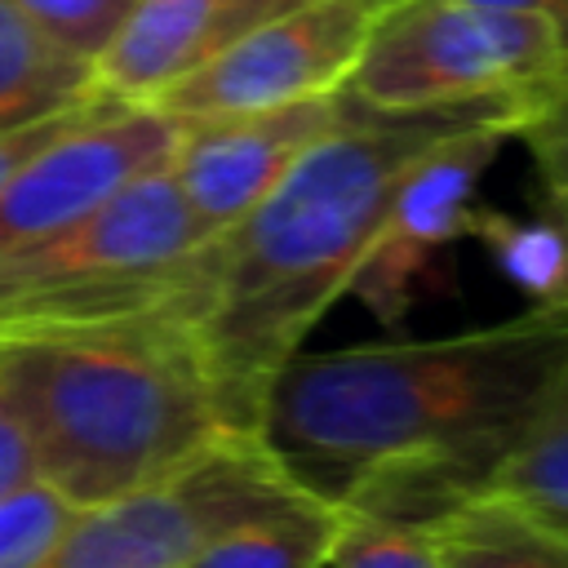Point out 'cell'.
I'll return each mask as SVG.
<instances>
[{"label": "cell", "mask_w": 568, "mask_h": 568, "mask_svg": "<svg viewBox=\"0 0 568 568\" xmlns=\"http://www.w3.org/2000/svg\"><path fill=\"white\" fill-rule=\"evenodd\" d=\"M564 359L568 311L537 306L448 337L297 351L257 439L333 510L439 524L484 493Z\"/></svg>", "instance_id": "1"}, {"label": "cell", "mask_w": 568, "mask_h": 568, "mask_svg": "<svg viewBox=\"0 0 568 568\" xmlns=\"http://www.w3.org/2000/svg\"><path fill=\"white\" fill-rule=\"evenodd\" d=\"M528 111H377L351 98L346 115L226 231L200 244L195 337L213 373L226 426L257 439L275 373L306 346L333 302L346 297L399 178L435 142Z\"/></svg>", "instance_id": "2"}, {"label": "cell", "mask_w": 568, "mask_h": 568, "mask_svg": "<svg viewBox=\"0 0 568 568\" xmlns=\"http://www.w3.org/2000/svg\"><path fill=\"white\" fill-rule=\"evenodd\" d=\"M0 399L36 448L40 484L75 510L138 493L235 435L182 306L0 333Z\"/></svg>", "instance_id": "3"}, {"label": "cell", "mask_w": 568, "mask_h": 568, "mask_svg": "<svg viewBox=\"0 0 568 568\" xmlns=\"http://www.w3.org/2000/svg\"><path fill=\"white\" fill-rule=\"evenodd\" d=\"M213 240L169 164L142 173L67 231L0 257V333L93 324L200 302V244Z\"/></svg>", "instance_id": "4"}, {"label": "cell", "mask_w": 568, "mask_h": 568, "mask_svg": "<svg viewBox=\"0 0 568 568\" xmlns=\"http://www.w3.org/2000/svg\"><path fill=\"white\" fill-rule=\"evenodd\" d=\"M342 89L377 111L515 106L532 115L568 89V49L537 18L466 0H386Z\"/></svg>", "instance_id": "5"}, {"label": "cell", "mask_w": 568, "mask_h": 568, "mask_svg": "<svg viewBox=\"0 0 568 568\" xmlns=\"http://www.w3.org/2000/svg\"><path fill=\"white\" fill-rule=\"evenodd\" d=\"M306 493L253 435H226L182 470L75 510L40 568H182L217 532L284 510Z\"/></svg>", "instance_id": "6"}, {"label": "cell", "mask_w": 568, "mask_h": 568, "mask_svg": "<svg viewBox=\"0 0 568 568\" xmlns=\"http://www.w3.org/2000/svg\"><path fill=\"white\" fill-rule=\"evenodd\" d=\"M515 120L470 124L444 142H435L390 191V204L377 222V235L355 266L346 297H355L390 337H404L408 311L430 284L448 244L470 240L479 213V182L497 164V155L515 142Z\"/></svg>", "instance_id": "7"}, {"label": "cell", "mask_w": 568, "mask_h": 568, "mask_svg": "<svg viewBox=\"0 0 568 568\" xmlns=\"http://www.w3.org/2000/svg\"><path fill=\"white\" fill-rule=\"evenodd\" d=\"M377 9L368 0H324L262 18L217 44L151 106L169 120H213L337 93Z\"/></svg>", "instance_id": "8"}, {"label": "cell", "mask_w": 568, "mask_h": 568, "mask_svg": "<svg viewBox=\"0 0 568 568\" xmlns=\"http://www.w3.org/2000/svg\"><path fill=\"white\" fill-rule=\"evenodd\" d=\"M178 120L106 98L89 120L40 146L0 191V257L89 217L115 191L169 164Z\"/></svg>", "instance_id": "9"}, {"label": "cell", "mask_w": 568, "mask_h": 568, "mask_svg": "<svg viewBox=\"0 0 568 568\" xmlns=\"http://www.w3.org/2000/svg\"><path fill=\"white\" fill-rule=\"evenodd\" d=\"M351 106V93H324L288 106L178 120L169 173L209 235L235 226Z\"/></svg>", "instance_id": "10"}, {"label": "cell", "mask_w": 568, "mask_h": 568, "mask_svg": "<svg viewBox=\"0 0 568 568\" xmlns=\"http://www.w3.org/2000/svg\"><path fill=\"white\" fill-rule=\"evenodd\" d=\"M222 13L226 0H133L89 62L93 89L129 106H151L217 49Z\"/></svg>", "instance_id": "11"}, {"label": "cell", "mask_w": 568, "mask_h": 568, "mask_svg": "<svg viewBox=\"0 0 568 568\" xmlns=\"http://www.w3.org/2000/svg\"><path fill=\"white\" fill-rule=\"evenodd\" d=\"M89 93H98L89 62L49 40L18 0H0V133L67 111Z\"/></svg>", "instance_id": "12"}, {"label": "cell", "mask_w": 568, "mask_h": 568, "mask_svg": "<svg viewBox=\"0 0 568 568\" xmlns=\"http://www.w3.org/2000/svg\"><path fill=\"white\" fill-rule=\"evenodd\" d=\"M479 497L506 501L532 519H568V359L546 382L528 422L519 426L510 453L493 470Z\"/></svg>", "instance_id": "13"}, {"label": "cell", "mask_w": 568, "mask_h": 568, "mask_svg": "<svg viewBox=\"0 0 568 568\" xmlns=\"http://www.w3.org/2000/svg\"><path fill=\"white\" fill-rule=\"evenodd\" d=\"M435 528L444 568H568V532L493 497L457 506Z\"/></svg>", "instance_id": "14"}, {"label": "cell", "mask_w": 568, "mask_h": 568, "mask_svg": "<svg viewBox=\"0 0 568 568\" xmlns=\"http://www.w3.org/2000/svg\"><path fill=\"white\" fill-rule=\"evenodd\" d=\"M470 240L493 271L537 311H568V231L541 209L537 217L479 204Z\"/></svg>", "instance_id": "15"}, {"label": "cell", "mask_w": 568, "mask_h": 568, "mask_svg": "<svg viewBox=\"0 0 568 568\" xmlns=\"http://www.w3.org/2000/svg\"><path fill=\"white\" fill-rule=\"evenodd\" d=\"M337 519L342 515L333 506L302 497L284 510L217 532L182 568H328Z\"/></svg>", "instance_id": "16"}, {"label": "cell", "mask_w": 568, "mask_h": 568, "mask_svg": "<svg viewBox=\"0 0 568 568\" xmlns=\"http://www.w3.org/2000/svg\"><path fill=\"white\" fill-rule=\"evenodd\" d=\"M337 515L342 519L328 550V568H444L435 524H408L359 510Z\"/></svg>", "instance_id": "17"}, {"label": "cell", "mask_w": 568, "mask_h": 568, "mask_svg": "<svg viewBox=\"0 0 568 568\" xmlns=\"http://www.w3.org/2000/svg\"><path fill=\"white\" fill-rule=\"evenodd\" d=\"M71 519L75 506L40 479L0 497V568H40L71 528Z\"/></svg>", "instance_id": "18"}, {"label": "cell", "mask_w": 568, "mask_h": 568, "mask_svg": "<svg viewBox=\"0 0 568 568\" xmlns=\"http://www.w3.org/2000/svg\"><path fill=\"white\" fill-rule=\"evenodd\" d=\"M515 142L528 146L532 169H537V186H541V209L568 231V89L555 93L546 106H537Z\"/></svg>", "instance_id": "19"}, {"label": "cell", "mask_w": 568, "mask_h": 568, "mask_svg": "<svg viewBox=\"0 0 568 568\" xmlns=\"http://www.w3.org/2000/svg\"><path fill=\"white\" fill-rule=\"evenodd\" d=\"M18 9L62 49L93 62V53L111 40V31L124 22L133 0H18Z\"/></svg>", "instance_id": "20"}, {"label": "cell", "mask_w": 568, "mask_h": 568, "mask_svg": "<svg viewBox=\"0 0 568 568\" xmlns=\"http://www.w3.org/2000/svg\"><path fill=\"white\" fill-rule=\"evenodd\" d=\"M106 102V93H89L84 102H75V106H67V111H53V115H44V120H36V124H22V129H9V133H0V191L9 186V178L40 151V146H49L53 138H62L67 129H75L80 120H89L98 106Z\"/></svg>", "instance_id": "21"}, {"label": "cell", "mask_w": 568, "mask_h": 568, "mask_svg": "<svg viewBox=\"0 0 568 568\" xmlns=\"http://www.w3.org/2000/svg\"><path fill=\"white\" fill-rule=\"evenodd\" d=\"M36 448L22 430V422L13 417V408L0 399V497L36 484Z\"/></svg>", "instance_id": "22"}, {"label": "cell", "mask_w": 568, "mask_h": 568, "mask_svg": "<svg viewBox=\"0 0 568 568\" xmlns=\"http://www.w3.org/2000/svg\"><path fill=\"white\" fill-rule=\"evenodd\" d=\"M306 4H324V0H226L222 40L217 44H226L231 36H240L244 27H253L262 18H275V13H288V9H306ZM368 4H386V0H368Z\"/></svg>", "instance_id": "23"}, {"label": "cell", "mask_w": 568, "mask_h": 568, "mask_svg": "<svg viewBox=\"0 0 568 568\" xmlns=\"http://www.w3.org/2000/svg\"><path fill=\"white\" fill-rule=\"evenodd\" d=\"M466 4H479V9H497V13H519V18H537L546 22L559 44L568 49V0H466Z\"/></svg>", "instance_id": "24"}, {"label": "cell", "mask_w": 568, "mask_h": 568, "mask_svg": "<svg viewBox=\"0 0 568 568\" xmlns=\"http://www.w3.org/2000/svg\"><path fill=\"white\" fill-rule=\"evenodd\" d=\"M555 528H559V532H568V519H564V524H555Z\"/></svg>", "instance_id": "25"}]
</instances>
